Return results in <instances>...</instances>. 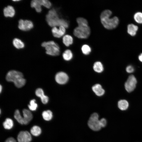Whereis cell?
<instances>
[{"label":"cell","mask_w":142,"mask_h":142,"mask_svg":"<svg viewBox=\"0 0 142 142\" xmlns=\"http://www.w3.org/2000/svg\"><path fill=\"white\" fill-rule=\"evenodd\" d=\"M81 50L83 53L85 55H88L91 51L90 47L87 44H84L82 47Z\"/></svg>","instance_id":"obj_28"},{"label":"cell","mask_w":142,"mask_h":142,"mask_svg":"<svg viewBox=\"0 0 142 142\" xmlns=\"http://www.w3.org/2000/svg\"><path fill=\"white\" fill-rule=\"evenodd\" d=\"M90 33V29L88 26H78L75 28L73 32L76 37L81 39L87 38Z\"/></svg>","instance_id":"obj_5"},{"label":"cell","mask_w":142,"mask_h":142,"mask_svg":"<svg viewBox=\"0 0 142 142\" xmlns=\"http://www.w3.org/2000/svg\"><path fill=\"white\" fill-rule=\"evenodd\" d=\"M30 132L33 135L37 136L40 135L42 132V130L40 127L38 126L35 125L31 128Z\"/></svg>","instance_id":"obj_23"},{"label":"cell","mask_w":142,"mask_h":142,"mask_svg":"<svg viewBox=\"0 0 142 142\" xmlns=\"http://www.w3.org/2000/svg\"><path fill=\"white\" fill-rule=\"evenodd\" d=\"M139 59L140 61L142 62V53L139 56Z\"/></svg>","instance_id":"obj_35"},{"label":"cell","mask_w":142,"mask_h":142,"mask_svg":"<svg viewBox=\"0 0 142 142\" xmlns=\"http://www.w3.org/2000/svg\"><path fill=\"white\" fill-rule=\"evenodd\" d=\"M138 29L137 26L133 24H129L127 27V32L128 34L132 36L135 35Z\"/></svg>","instance_id":"obj_17"},{"label":"cell","mask_w":142,"mask_h":142,"mask_svg":"<svg viewBox=\"0 0 142 142\" xmlns=\"http://www.w3.org/2000/svg\"><path fill=\"white\" fill-rule=\"evenodd\" d=\"M46 20L48 24L51 27L62 26L67 28L69 26L67 21L60 18L57 11L54 8L49 11L46 16Z\"/></svg>","instance_id":"obj_1"},{"label":"cell","mask_w":142,"mask_h":142,"mask_svg":"<svg viewBox=\"0 0 142 142\" xmlns=\"http://www.w3.org/2000/svg\"><path fill=\"white\" fill-rule=\"evenodd\" d=\"M92 90L95 94L98 96H101L105 93V90L102 86L99 84H96L92 87Z\"/></svg>","instance_id":"obj_15"},{"label":"cell","mask_w":142,"mask_h":142,"mask_svg":"<svg viewBox=\"0 0 142 142\" xmlns=\"http://www.w3.org/2000/svg\"><path fill=\"white\" fill-rule=\"evenodd\" d=\"M4 16L6 17H13L15 14V10L12 6H8L4 8L3 10Z\"/></svg>","instance_id":"obj_14"},{"label":"cell","mask_w":142,"mask_h":142,"mask_svg":"<svg viewBox=\"0 0 142 142\" xmlns=\"http://www.w3.org/2000/svg\"><path fill=\"white\" fill-rule=\"evenodd\" d=\"M13 124V122L12 120L10 118H7L3 122V125L4 129L9 130L12 128Z\"/></svg>","instance_id":"obj_19"},{"label":"cell","mask_w":142,"mask_h":142,"mask_svg":"<svg viewBox=\"0 0 142 142\" xmlns=\"http://www.w3.org/2000/svg\"><path fill=\"white\" fill-rule=\"evenodd\" d=\"M14 1H20V0H13Z\"/></svg>","instance_id":"obj_37"},{"label":"cell","mask_w":142,"mask_h":142,"mask_svg":"<svg viewBox=\"0 0 142 142\" xmlns=\"http://www.w3.org/2000/svg\"><path fill=\"white\" fill-rule=\"evenodd\" d=\"M62 40L64 44L67 47L72 44L73 42V39L72 37L71 36L68 34L63 36Z\"/></svg>","instance_id":"obj_18"},{"label":"cell","mask_w":142,"mask_h":142,"mask_svg":"<svg viewBox=\"0 0 142 142\" xmlns=\"http://www.w3.org/2000/svg\"><path fill=\"white\" fill-rule=\"evenodd\" d=\"M77 22L78 26H88L87 20L82 17H79L77 19Z\"/></svg>","instance_id":"obj_29"},{"label":"cell","mask_w":142,"mask_h":142,"mask_svg":"<svg viewBox=\"0 0 142 142\" xmlns=\"http://www.w3.org/2000/svg\"><path fill=\"white\" fill-rule=\"evenodd\" d=\"M69 77L65 73L60 72L57 73L55 75V79L56 82L60 84L66 83L68 80Z\"/></svg>","instance_id":"obj_10"},{"label":"cell","mask_w":142,"mask_h":142,"mask_svg":"<svg viewBox=\"0 0 142 142\" xmlns=\"http://www.w3.org/2000/svg\"><path fill=\"white\" fill-rule=\"evenodd\" d=\"M137 80L135 76L132 75H130L125 84V88L128 92L133 91L135 88Z\"/></svg>","instance_id":"obj_7"},{"label":"cell","mask_w":142,"mask_h":142,"mask_svg":"<svg viewBox=\"0 0 142 142\" xmlns=\"http://www.w3.org/2000/svg\"><path fill=\"white\" fill-rule=\"evenodd\" d=\"M100 123L101 127H105L106 124V119L104 118H102L100 120Z\"/></svg>","instance_id":"obj_32"},{"label":"cell","mask_w":142,"mask_h":142,"mask_svg":"<svg viewBox=\"0 0 142 142\" xmlns=\"http://www.w3.org/2000/svg\"><path fill=\"white\" fill-rule=\"evenodd\" d=\"M62 56L63 59L65 60L69 61L72 59L73 54L71 50L67 49L63 53Z\"/></svg>","instance_id":"obj_26"},{"label":"cell","mask_w":142,"mask_h":142,"mask_svg":"<svg viewBox=\"0 0 142 142\" xmlns=\"http://www.w3.org/2000/svg\"><path fill=\"white\" fill-rule=\"evenodd\" d=\"M99 115L95 113L92 114L90 116L88 121V124L89 128L92 130L97 131L102 128L99 119Z\"/></svg>","instance_id":"obj_6"},{"label":"cell","mask_w":142,"mask_h":142,"mask_svg":"<svg viewBox=\"0 0 142 142\" xmlns=\"http://www.w3.org/2000/svg\"><path fill=\"white\" fill-rule=\"evenodd\" d=\"M4 142H16V141L14 138L10 137L7 139Z\"/></svg>","instance_id":"obj_34"},{"label":"cell","mask_w":142,"mask_h":142,"mask_svg":"<svg viewBox=\"0 0 142 142\" xmlns=\"http://www.w3.org/2000/svg\"><path fill=\"white\" fill-rule=\"evenodd\" d=\"M36 100L35 99H33L30 101L29 104L28 105L30 110L34 111L37 109L38 107V105L36 103Z\"/></svg>","instance_id":"obj_27"},{"label":"cell","mask_w":142,"mask_h":142,"mask_svg":"<svg viewBox=\"0 0 142 142\" xmlns=\"http://www.w3.org/2000/svg\"><path fill=\"white\" fill-rule=\"evenodd\" d=\"M36 95L38 97L40 98L41 101L44 104H47L49 101V98L45 95L42 89L40 88L37 89L35 92Z\"/></svg>","instance_id":"obj_12"},{"label":"cell","mask_w":142,"mask_h":142,"mask_svg":"<svg viewBox=\"0 0 142 142\" xmlns=\"http://www.w3.org/2000/svg\"><path fill=\"white\" fill-rule=\"evenodd\" d=\"M42 46L45 48L47 54L52 56H56L59 55L60 48L58 45L53 41L44 42Z\"/></svg>","instance_id":"obj_4"},{"label":"cell","mask_w":142,"mask_h":142,"mask_svg":"<svg viewBox=\"0 0 142 142\" xmlns=\"http://www.w3.org/2000/svg\"><path fill=\"white\" fill-rule=\"evenodd\" d=\"M2 86L1 85L0 86V92L1 93V91L2 90Z\"/></svg>","instance_id":"obj_36"},{"label":"cell","mask_w":142,"mask_h":142,"mask_svg":"<svg viewBox=\"0 0 142 142\" xmlns=\"http://www.w3.org/2000/svg\"><path fill=\"white\" fill-rule=\"evenodd\" d=\"M23 118L24 121V124H28L32 120L33 116L31 112L29 110L24 109L23 110Z\"/></svg>","instance_id":"obj_13"},{"label":"cell","mask_w":142,"mask_h":142,"mask_svg":"<svg viewBox=\"0 0 142 142\" xmlns=\"http://www.w3.org/2000/svg\"><path fill=\"white\" fill-rule=\"evenodd\" d=\"M6 79L8 82H13L16 86L18 88L23 87L26 83L22 73L15 70L9 71L6 75Z\"/></svg>","instance_id":"obj_3"},{"label":"cell","mask_w":142,"mask_h":142,"mask_svg":"<svg viewBox=\"0 0 142 142\" xmlns=\"http://www.w3.org/2000/svg\"><path fill=\"white\" fill-rule=\"evenodd\" d=\"M13 44L14 46L18 49L23 48L24 47L23 42L20 39L17 38H15L13 39Z\"/></svg>","instance_id":"obj_20"},{"label":"cell","mask_w":142,"mask_h":142,"mask_svg":"<svg viewBox=\"0 0 142 142\" xmlns=\"http://www.w3.org/2000/svg\"><path fill=\"white\" fill-rule=\"evenodd\" d=\"M126 71L127 72L129 73H131L134 71V69L132 66L129 65L126 67Z\"/></svg>","instance_id":"obj_33"},{"label":"cell","mask_w":142,"mask_h":142,"mask_svg":"<svg viewBox=\"0 0 142 142\" xmlns=\"http://www.w3.org/2000/svg\"><path fill=\"white\" fill-rule=\"evenodd\" d=\"M134 20L137 23H142V13L138 12L136 13L134 15Z\"/></svg>","instance_id":"obj_30"},{"label":"cell","mask_w":142,"mask_h":142,"mask_svg":"<svg viewBox=\"0 0 142 142\" xmlns=\"http://www.w3.org/2000/svg\"><path fill=\"white\" fill-rule=\"evenodd\" d=\"M118 106L120 110H125L128 108L129 103L127 101L125 100H121L118 102Z\"/></svg>","instance_id":"obj_24"},{"label":"cell","mask_w":142,"mask_h":142,"mask_svg":"<svg viewBox=\"0 0 142 142\" xmlns=\"http://www.w3.org/2000/svg\"><path fill=\"white\" fill-rule=\"evenodd\" d=\"M33 27L32 22L30 20L21 19L19 21L18 28L21 30L28 31L31 29Z\"/></svg>","instance_id":"obj_8"},{"label":"cell","mask_w":142,"mask_h":142,"mask_svg":"<svg viewBox=\"0 0 142 142\" xmlns=\"http://www.w3.org/2000/svg\"><path fill=\"white\" fill-rule=\"evenodd\" d=\"M32 139L31 134L27 131H20L17 136L18 142H30Z\"/></svg>","instance_id":"obj_9"},{"label":"cell","mask_w":142,"mask_h":142,"mask_svg":"<svg viewBox=\"0 0 142 142\" xmlns=\"http://www.w3.org/2000/svg\"><path fill=\"white\" fill-rule=\"evenodd\" d=\"M14 117L15 119L20 124H24L23 117L21 115L18 109L16 110L14 112Z\"/></svg>","instance_id":"obj_25"},{"label":"cell","mask_w":142,"mask_h":142,"mask_svg":"<svg viewBox=\"0 0 142 142\" xmlns=\"http://www.w3.org/2000/svg\"><path fill=\"white\" fill-rule=\"evenodd\" d=\"M94 70L95 72L98 73L102 72L104 69L103 65L100 62L97 61L95 62L93 66Z\"/></svg>","instance_id":"obj_21"},{"label":"cell","mask_w":142,"mask_h":142,"mask_svg":"<svg viewBox=\"0 0 142 142\" xmlns=\"http://www.w3.org/2000/svg\"><path fill=\"white\" fill-rule=\"evenodd\" d=\"M31 6L34 8L38 12H40L42 10L41 4L40 0H33L32 1L31 4Z\"/></svg>","instance_id":"obj_16"},{"label":"cell","mask_w":142,"mask_h":142,"mask_svg":"<svg viewBox=\"0 0 142 142\" xmlns=\"http://www.w3.org/2000/svg\"><path fill=\"white\" fill-rule=\"evenodd\" d=\"M111 14L112 12L110 10H106L103 11L100 15L101 22L104 27L108 29L115 28L119 23V20L117 17L115 16L110 18Z\"/></svg>","instance_id":"obj_2"},{"label":"cell","mask_w":142,"mask_h":142,"mask_svg":"<svg viewBox=\"0 0 142 142\" xmlns=\"http://www.w3.org/2000/svg\"><path fill=\"white\" fill-rule=\"evenodd\" d=\"M53 36L55 37L59 38L64 35L65 32V28L63 26H59L58 28L56 27H53L52 29Z\"/></svg>","instance_id":"obj_11"},{"label":"cell","mask_w":142,"mask_h":142,"mask_svg":"<svg viewBox=\"0 0 142 142\" xmlns=\"http://www.w3.org/2000/svg\"><path fill=\"white\" fill-rule=\"evenodd\" d=\"M42 115L44 119L47 121L51 120L53 116V113L50 110L44 111L42 113Z\"/></svg>","instance_id":"obj_22"},{"label":"cell","mask_w":142,"mask_h":142,"mask_svg":"<svg viewBox=\"0 0 142 142\" xmlns=\"http://www.w3.org/2000/svg\"><path fill=\"white\" fill-rule=\"evenodd\" d=\"M40 1L42 6L47 8H50L52 6L51 3L48 0H40Z\"/></svg>","instance_id":"obj_31"}]
</instances>
